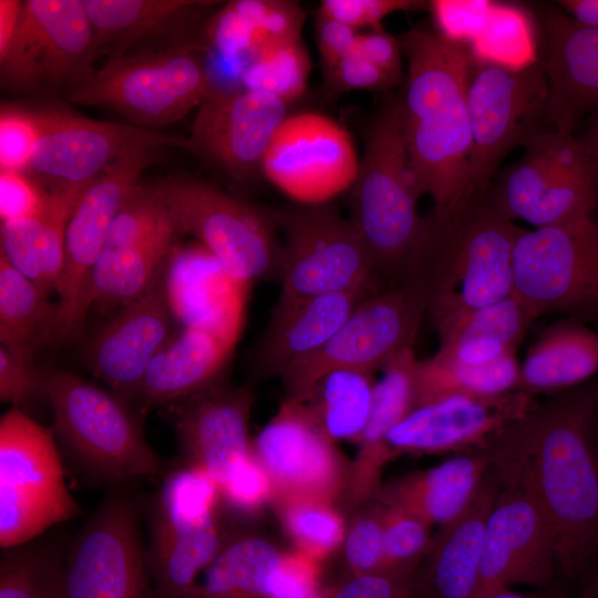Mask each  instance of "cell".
I'll use <instances>...</instances> for the list:
<instances>
[{
  "label": "cell",
  "instance_id": "6da1fadb",
  "mask_svg": "<svg viewBox=\"0 0 598 598\" xmlns=\"http://www.w3.org/2000/svg\"><path fill=\"white\" fill-rule=\"evenodd\" d=\"M598 381L551 395L481 450L501 480L536 496L554 529L557 570L584 578L598 555Z\"/></svg>",
  "mask_w": 598,
  "mask_h": 598
},
{
  "label": "cell",
  "instance_id": "7a4b0ae2",
  "mask_svg": "<svg viewBox=\"0 0 598 598\" xmlns=\"http://www.w3.org/2000/svg\"><path fill=\"white\" fill-rule=\"evenodd\" d=\"M487 190L422 216L396 285L425 302L434 328L513 293V252L525 229L494 208Z\"/></svg>",
  "mask_w": 598,
  "mask_h": 598
},
{
  "label": "cell",
  "instance_id": "3957f363",
  "mask_svg": "<svg viewBox=\"0 0 598 598\" xmlns=\"http://www.w3.org/2000/svg\"><path fill=\"white\" fill-rule=\"evenodd\" d=\"M408 61L401 96L409 165L420 196L443 208L472 193L467 84L472 47L435 29L413 28L399 38Z\"/></svg>",
  "mask_w": 598,
  "mask_h": 598
},
{
  "label": "cell",
  "instance_id": "277c9868",
  "mask_svg": "<svg viewBox=\"0 0 598 598\" xmlns=\"http://www.w3.org/2000/svg\"><path fill=\"white\" fill-rule=\"evenodd\" d=\"M352 188L351 220L369 251L374 277L396 285L417 237L422 216L405 141L401 96H388L364 133Z\"/></svg>",
  "mask_w": 598,
  "mask_h": 598
},
{
  "label": "cell",
  "instance_id": "5b68a950",
  "mask_svg": "<svg viewBox=\"0 0 598 598\" xmlns=\"http://www.w3.org/2000/svg\"><path fill=\"white\" fill-rule=\"evenodd\" d=\"M200 49L186 42L110 56L87 80L65 92V99L113 110L137 127L155 131L171 125L197 110L216 89Z\"/></svg>",
  "mask_w": 598,
  "mask_h": 598
},
{
  "label": "cell",
  "instance_id": "8992f818",
  "mask_svg": "<svg viewBox=\"0 0 598 598\" xmlns=\"http://www.w3.org/2000/svg\"><path fill=\"white\" fill-rule=\"evenodd\" d=\"M42 393L59 436L94 477L121 483L163 473L138 414L121 396L61 370L42 373Z\"/></svg>",
  "mask_w": 598,
  "mask_h": 598
},
{
  "label": "cell",
  "instance_id": "52a82bcc",
  "mask_svg": "<svg viewBox=\"0 0 598 598\" xmlns=\"http://www.w3.org/2000/svg\"><path fill=\"white\" fill-rule=\"evenodd\" d=\"M523 148V156L488 186L501 215L535 228L596 217L598 169L575 133L544 128Z\"/></svg>",
  "mask_w": 598,
  "mask_h": 598
},
{
  "label": "cell",
  "instance_id": "ba28073f",
  "mask_svg": "<svg viewBox=\"0 0 598 598\" xmlns=\"http://www.w3.org/2000/svg\"><path fill=\"white\" fill-rule=\"evenodd\" d=\"M152 186L179 235L196 237L235 283L245 288L279 274L281 245L272 214L187 176Z\"/></svg>",
  "mask_w": 598,
  "mask_h": 598
},
{
  "label": "cell",
  "instance_id": "9c48e42d",
  "mask_svg": "<svg viewBox=\"0 0 598 598\" xmlns=\"http://www.w3.org/2000/svg\"><path fill=\"white\" fill-rule=\"evenodd\" d=\"M283 234L278 301L286 312L330 292L369 288L373 266L351 218L327 204L301 205L272 214Z\"/></svg>",
  "mask_w": 598,
  "mask_h": 598
},
{
  "label": "cell",
  "instance_id": "30bf717a",
  "mask_svg": "<svg viewBox=\"0 0 598 598\" xmlns=\"http://www.w3.org/2000/svg\"><path fill=\"white\" fill-rule=\"evenodd\" d=\"M78 513L52 432L12 406L0 420L1 547L30 542Z\"/></svg>",
  "mask_w": 598,
  "mask_h": 598
},
{
  "label": "cell",
  "instance_id": "8fae6325",
  "mask_svg": "<svg viewBox=\"0 0 598 598\" xmlns=\"http://www.w3.org/2000/svg\"><path fill=\"white\" fill-rule=\"evenodd\" d=\"M547 100L538 58L515 66L474 54L467 84L472 192L489 186L509 151L548 128Z\"/></svg>",
  "mask_w": 598,
  "mask_h": 598
},
{
  "label": "cell",
  "instance_id": "7c38bea8",
  "mask_svg": "<svg viewBox=\"0 0 598 598\" xmlns=\"http://www.w3.org/2000/svg\"><path fill=\"white\" fill-rule=\"evenodd\" d=\"M513 295L536 318L598 320V218L525 229L513 252Z\"/></svg>",
  "mask_w": 598,
  "mask_h": 598
},
{
  "label": "cell",
  "instance_id": "4fadbf2b",
  "mask_svg": "<svg viewBox=\"0 0 598 598\" xmlns=\"http://www.w3.org/2000/svg\"><path fill=\"white\" fill-rule=\"evenodd\" d=\"M97 55L83 0H27L13 37L0 44L1 84L65 93L93 74Z\"/></svg>",
  "mask_w": 598,
  "mask_h": 598
},
{
  "label": "cell",
  "instance_id": "5bb4252c",
  "mask_svg": "<svg viewBox=\"0 0 598 598\" xmlns=\"http://www.w3.org/2000/svg\"><path fill=\"white\" fill-rule=\"evenodd\" d=\"M425 302L403 285L364 298L336 334L279 374L289 398L307 402L318 382L336 370L372 373L413 347Z\"/></svg>",
  "mask_w": 598,
  "mask_h": 598
},
{
  "label": "cell",
  "instance_id": "9a60e30c",
  "mask_svg": "<svg viewBox=\"0 0 598 598\" xmlns=\"http://www.w3.org/2000/svg\"><path fill=\"white\" fill-rule=\"evenodd\" d=\"M64 598H157L137 505L107 494L75 535L64 558Z\"/></svg>",
  "mask_w": 598,
  "mask_h": 598
},
{
  "label": "cell",
  "instance_id": "2e32d148",
  "mask_svg": "<svg viewBox=\"0 0 598 598\" xmlns=\"http://www.w3.org/2000/svg\"><path fill=\"white\" fill-rule=\"evenodd\" d=\"M156 146L140 144L126 150L84 190L66 227L64 261L56 288L53 338L74 334L90 309L91 277L109 228L140 177L151 164Z\"/></svg>",
  "mask_w": 598,
  "mask_h": 598
},
{
  "label": "cell",
  "instance_id": "e0dca14e",
  "mask_svg": "<svg viewBox=\"0 0 598 598\" xmlns=\"http://www.w3.org/2000/svg\"><path fill=\"white\" fill-rule=\"evenodd\" d=\"M359 164L344 126L321 113L300 112L275 131L261 174L302 205H319L353 186Z\"/></svg>",
  "mask_w": 598,
  "mask_h": 598
},
{
  "label": "cell",
  "instance_id": "ac0fdd59",
  "mask_svg": "<svg viewBox=\"0 0 598 598\" xmlns=\"http://www.w3.org/2000/svg\"><path fill=\"white\" fill-rule=\"evenodd\" d=\"M497 480L475 598L518 585L547 586L557 571L555 534L540 503L522 482Z\"/></svg>",
  "mask_w": 598,
  "mask_h": 598
},
{
  "label": "cell",
  "instance_id": "d6986e66",
  "mask_svg": "<svg viewBox=\"0 0 598 598\" xmlns=\"http://www.w3.org/2000/svg\"><path fill=\"white\" fill-rule=\"evenodd\" d=\"M251 452L278 503H332L346 491L349 470L305 402L288 399L257 435Z\"/></svg>",
  "mask_w": 598,
  "mask_h": 598
},
{
  "label": "cell",
  "instance_id": "ffe728a7",
  "mask_svg": "<svg viewBox=\"0 0 598 598\" xmlns=\"http://www.w3.org/2000/svg\"><path fill=\"white\" fill-rule=\"evenodd\" d=\"M288 104L246 89H215L199 105L185 151L236 181L261 173L270 140Z\"/></svg>",
  "mask_w": 598,
  "mask_h": 598
},
{
  "label": "cell",
  "instance_id": "44dd1931",
  "mask_svg": "<svg viewBox=\"0 0 598 598\" xmlns=\"http://www.w3.org/2000/svg\"><path fill=\"white\" fill-rule=\"evenodd\" d=\"M140 144L184 150L186 137L53 107L27 174L48 189L89 185L126 150Z\"/></svg>",
  "mask_w": 598,
  "mask_h": 598
},
{
  "label": "cell",
  "instance_id": "7402d4cb",
  "mask_svg": "<svg viewBox=\"0 0 598 598\" xmlns=\"http://www.w3.org/2000/svg\"><path fill=\"white\" fill-rule=\"evenodd\" d=\"M174 318L165 278L120 307L94 336L86 351L91 372L125 401L138 399L150 362L173 337Z\"/></svg>",
  "mask_w": 598,
  "mask_h": 598
},
{
  "label": "cell",
  "instance_id": "603a6c76",
  "mask_svg": "<svg viewBox=\"0 0 598 598\" xmlns=\"http://www.w3.org/2000/svg\"><path fill=\"white\" fill-rule=\"evenodd\" d=\"M533 405L532 395L518 390L493 398L451 395L415 408L390 430L385 444L393 454L482 448Z\"/></svg>",
  "mask_w": 598,
  "mask_h": 598
},
{
  "label": "cell",
  "instance_id": "cb8c5ba5",
  "mask_svg": "<svg viewBox=\"0 0 598 598\" xmlns=\"http://www.w3.org/2000/svg\"><path fill=\"white\" fill-rule=\"evenodd\" d=\"M538 13L547 127L574 133L598 111V30L575 22L557 4Z\"/></svg>",
  "mask_w": 598,
  "mask_h": 598
},
{
  "label": "cell",
  "instance_id": "d4e9b609",
  "mask_svg": "<svg viewBox=\"0 0 598 598\" xmlns=\"http://www.w3.org/2000/svg\"><path fill=\"white\" fill-rule=\"evenodd\" d=\"M251 393L217 383L178 401L175 429L186 464L206 472L218 488L245 460Z\"/></svg>",
  "mask_w": 598,
  "mask_h": 598
},
{
  "label": "cell",
  "instance_id": "484cf974",
  "mask_svg": "<svg viewBox=\"0 0 598 598\" xmlns=\"http://www.w3.org/2000/svg\"><path fill=\"white\" fill-rule=\"evenodd\" d=\"M498 487V480L488 468L466 507L434 534L419 567L431 598H475L486 522Z\"/></svg>",
  "mask_w": 598,
  "mask_h": 598
},
{
  "label": "cell",
  "instance_id": "4316f807",
  "mask_svg": "<svg viewBox=\"0 0 598 598\" xmlns=\"http://www.w3.org/2000/svg\"><path fill=\"white\" fill-rule=\"evenodd\" d=\"M237 338L184 326L150 362L138 399L144 409L176 403L217 383Z\"/></svg>",
  "mask_w": 598,
  "mask_h": 598
},
{
  "label": "cell",
  "instance_id": "83f0119b",
  "mask_svg": "<svg viewBox=\"0 0 598 598\" xmlns=\"http://www.w3.org/2000/svg\"><path fill=\"white\" fill-rule=\"evenodd\" d=\"M417 359L413 347L392 358L374 383L367 424L358 439L360 448L349 470L347 496L359 504L375 495L382 466L394 455L385 444L390 430L416 408Z\"/></svg>",
  "mask_w": 598,
  "mask_h": 598
},
{
  "label": "cell",
  "instance_id": "f1b7e54d",
  "mask_svg": "<svg viewBox=\"0 0 598 598\" xmlns=\"http://www.w3.org/2000/svg\"><path fill=\"white\" fill-rule=\"evenodd\" d=\"M179 236L169 217L152 230L103 248L91 277L89 307H122L162 283Z\"/></svg>",
  "mask_w": 598,
  "mask_h": 598
},
{
  "label": "cell",
  "instance_id": "f546056e",
  "mask_svg": "<svg viewBox=\"0 0 598 598\" xmlns=\"http://www.w3.org/2000/svg\"><path fill=\"white\" fill-rule=\"evenodd\" d=\"M369 288L324 293L270 321L255 352V369L261 374H280L288 365L326 344L367 298Z\"/></svg>",
  "mask_w": 598,
  "mask_h": 598
},
{
  "label": "cell",
  "instance_id": "4dcf8cb0",
  "mask_svg": "<svg viewBox=\"0 0 598 598\" xmlns=\"http://www.w3.org/2000/svg\"><path fill=\"white\" fill-rule=\"evenodd\" d=\"M89 185L49 189L48 204L41 212L1 221L0 254L48 293L56 292L68 223Z\"/></svg>",
  "mask_w": 598,
  "mask_h": 598
},
{
  "label": "cell",
  "instance_id": "1f68e13d",
  "mask_svg": "<svg viewBox=\"0 0 598 598\" xmlns=\"http://www.w3.org/2000/svg\"><path fill=\"white\" fill-rule=\"evenodd\" d=\"M488 470L485 453L453 456L427 470L380 486L379 503L414 514L432 527L456 517L470 503Z\"/></svg>",
  "mask_w": 598,
  "mask_h": 598
},
{
  "label": "cell",
  "instance_id": "d6a6232c",
  "mask_svg": "<svg viewBox=\"0 0 598 598\" xmlns=\"http://www.w3.org/2000/svg\"><path fill=\"white\" fill-rule=\"evenodd\" d=\"M598 375V332L565 318L546 328L520 365L517 390L551 394L581 385Z\"/></svg>",
  "mask_w": 598,
  "mask_h": 598
},
{
  "label": "cell",
  "instance_id": "836d02e7",
  "mask_svg": "<svg viewBox=\"0 0 598 598\" xmlns=\"http://www.w3.org/2000/svg\"><path fill=\"white\" fill-rule=\"evenodd\" d=\"M532 310L513 293L436 327V355L466 363L515 354L534 320Z\"/></svg>",
  "mask_w": 598,
  "mask_h": 598
},
{
  "label": "cell",
  "instance_id": "e575fe53",
  "mask_svg": "<svg viewBox=\"0 0 598 598\" xmlns=\"http://www.w3.org/2000/svg\"><path fill=\"white\" fill-rule=\"evenodd\" d=\"M99 54L121 55L137 42L164 34L213 2L193 0H83Z\"/></svg>",
  "mask_w": 598,
  "mask_h": 598
},
{
  "label": "cell",
  "instance_id": "d590c367",
  "mask_svg": "<svg viewBox=\"0 0 598 598\" xmlns=\"http://www.w3.org/2000/svg\"><path fill=\"white\" fill-rule=\"evenodd\" d=\"M282 554L268 540L252 535L226 538L205 569L197 597L271 598V580Z\"/></svg>",
  "mask_w": 598,
  "mask_h": 598
},
{
  "label": "cell",
  "instance_id": "8d00e7d4",
  "mask_svg": "<svg viewBox=\"0 0 598 598\" xmlns=\"http://www.w3.org/2000/svg\"><path fill=\"white\" fill-rule=\"evenodd\" d=\"M519 373L515 354L477 363L434 354L417 361L416 408L451 395L493 398L517 391Z\"/></svg>",
  "mask_w": 598,
  "mask_h": 598
},
{
  "label": "cell",
  "instance_id": "74e56055",
  "mask_svg": "<svg viewBox=\"0 0 598 598\" xmlns=\"http://www.w3.org/2000/svg\"><path fill=\"white\" fill-rule=\"evenodd\" d=\"M49 296L0 254L2 347L33 355L41 341L53 338L56 305L50 302Z\"/></svg>",
  "mask_w": 598,
  "mask_h": 598
},
{
  "label": "cell",
  "instance_id": "f35d334b",
  "mask_svg": "<svg viewBox=\"0 0 598 598\" xmlns=\"http://www.w3.org/2000/svg\"><path fill=\"white\" fill-rule=\"evenodd\" d=\"M220 493L203 470L185 464L164 476L156 498L152 538L207 526L217 520Z\"/></svg>",
  "mask_w": 598,
  "mask_h": 598
},
{
  "label": "cell",
  "instance_id": "ab89813d",
  "mask_svg": "<svg viewBox=\"0 0 598 598\" xmlns=\"http://www.w3.org/2000/svg\"><path fill=\"white\" fill-rule=\"evenodd\" d=\"M373 383L371 373L336 370L315 386L309 405L330 440L360 437L371 408Z\"/></svg>",
  "mask_w": 598,
  "mask_h": 598
},
{
  "label": "cell",
  "instance_id": "60d3db41",
  "mask_svg": "<svg viewBox=\"0 0 598 598\" xmlns=\"http://www.w3.org/2000/svg\"><path fill=\"white\" fill-rule=\"evenodd\" d=\"M30 542L3 548L0 598H64L62 551L53 545Z\"/></svg>",
  "mask_w": 598,
  "mask_h": 598
},
{
  "label": "cell",
  "instance_id": "b9f144b4",
  "mask_svg": "<svg viewBox=\"0 0 598 598\" xmlns=\"http://www.w3.org/2000/svg\"><path fill=\"white\" fill-rule=\"evenodd\" d=\"M310 71L311 59L301 38L282 41L262 48L250 59L241 86L290 104L306 92Z\"/></svg>",
  "mask_w": 598,
  "mask_h": 598
},
{
  "label": "cell",
  "instance_id": "7bdbcfd3",
  "mask_svg": "<svg viewBox=\"0 0 598 598\" xmlns=\"http://www.w3.org/2000/svg\"><path fill=\"white\" fill-rule=\"evenodd\" d=\"M282 523L301 551L319 559L337 548L346 536L343 519L332 503L316 499L279 502Z\"/></svg>",
  "mask_w": 598,
  "mask_h": 598
},
{
  "label": "cell",
  "instance_id": "ee69618b",
  "mask_svg": "<svg viewBox=\"0 0 598 598\" xmlns=\"http://www.w3.org/2000/svg\"><path fill=\"white\" fill-rule=\"evenodd\" d=\"M382 522L380 573L405 574L419 569L432 540V526L403 509L377 503Z\"/></svg>",
  "mask_w": 598,
  "mask_h": 598
},
{
  "label": "cell",
  "instance_id": "f6af8a7d",
  "mask_svg": "<svg viewBox=\"0 0 598 598\" xmlns=\"http://www.w3.org/2000/svg\"><path fill=\"white\" fill-rule=\"evenodd\" d=\"M53 107L2 104L0 112V171L27 173L34 148L45 132Z\"/></svg>",
  "mask_w": 598,
  "mask_h": 598
},
{
  "label": "cell",
  "instance_id": "bcb514c9",
  "mask_svg": "<svg viewBox=\"0 0 598 598\" xmlns=\"http://www.w3.org/2000/svg\"><path fill=\"white\" fill-rule=\"evenodd\" d=\"M236 9L256 27L259 50L270 44L299 39L306 12L298 2L288 0H238Z\"/></svg>",
  "mask_w": 598,
  "mask_h": 598
},
{
  "label": "cell",
  "instance_id": "7dc6e473",
  "mask_svg": "<svg viewBox=\"0 0 598 598\" xmlns=\"http://www.w3.org/2000/svg\"><path fill=\"white\" fill-rule=\"evenodd\" d=\"M343 540L344 558L350 576L380 573L382 522L378 504L353 519Z\"/></svg>",
  "mask_w": 598,
  "mask_h": 598
},
{
  "label": "cell",
  "instance_id": "c3c4849f",
  "mask_svg": "<svg viewBox=\"0 0 598 598\" xmlns=\"http://www.w3.org/2000/svg\"><path fill=\"white\" fill-rule=\"evenodd\" d=\"M330 598H431L419 569L405 574L374 573L349 576Z\"/></svg>",
  "mask_w": 598,
  "mask_h": 598
},
{
  "label": "cell",
  "instance_id": "681fc988",
  "mask_svg": "<svg viewBox=\"0 0 598 598\" xmlns=\"http://www.w3.org/2000/svg\"><path fill=\"white\" fill-rule=\"evenodd\" d=\"M220 499L240 513H255L270 498V481L252 452L243 460L219 487Z\"/></svg>",
  "mask_w": 598,
  "mask_h": 598
},
{
  "label": "cell",
  "instance_id": "f907efd6",
  "mask_svg": "<svg viewBox=\"0 0 598 598\" xmlns=\"http://www.w3.org/2000/svg\"><path fill=\"white\" fill-rule=\"evenodd\" d=\"M424 6L425 2L414 0H322L318 13L359 31L380 28L381 21L393 12Z\"/></svg>",
  "mask_w": 598,
  "mask_h": 598
},
{
  "label": "cell",
  "instance_id": "816d5d0a",
  "mask_svg": "<svg viewBox=\"0 0 598 598\" xmlns=\"http://www.w3.org/2000/svg\"><path fill=\"white\" fill-rule=\"evenodd\" d=\"M206 37L210 45L224 54H248L259 50V39L254 23L239 12L233 2L225 6L209 22Z\"/></svg>",
  "mask_w": 598,
  "mask_h": 598
},
{
  "label": "cell",
  "instance_id": "f5cc1de1",
  "mask_svg": "<svg viewBox=\"0 0 598 598\" xmlns=\"http://www.w3.org/2000/svg\"><path fill=\"white\" fill-rule=\"evenodd\" d=\"M50 190L24 172L0 171L1 221L28 217L48 204Z\"/></svg>",
  "mask_w": 598,
  "mask_h": 598
},
{
  "label": "cell",
  "instance_id": "db71d44e",
  "mask_svg": "<svg viewBox=\"0 0 598 598\" xmlns=\"http://www.w3.org/2000/svg\"><path fill=\"white\" fill-rule=\"evenodd\" d=\"M42 394V373L32 364V355L0 348V399L14 408Z\"/></svg>",
  "mask_w": 598,
  "mask_h": 598
},
{
  "label": "cell",
  "instance_id": "11a10c76",
  "mask_svg": "<svg viewBox=\"0 0 598 598\" xmlns=\"http://www.w3.org/2000/svg\"><path fill=\"white\" fill-rule=\"evenodd\" d=\"M324 81L331 94L355 90L385 91L399 84L396 80L354 50L333 69L324 72Z\"/></svg>",
  "mask_w": 598,
  "mask_h": 598
},
{
  "label": "cell",
  "instance_id": "9f6ffc18",
  "mask_svg": "<svg viewBox=\"0 0 598 598\" xmlns=\"http://www.w3.org/2000/svg\"><path fill=\"white\" fill-rule=\"evenodd\" d=\"M316 561L301 551L282 555L271 580V598H307L315 594Z\"/></svg>",
  "mask_w": 598,
  "mask_h": 598
},
{
  "label": "cell",
  "instance_id": "6f0895ef",
  "mask_svg": "<svg viewBox=\"0 0 598 598\" xmlns=\"http://www.w3.org/2000/svg\"><path fill=\"white\" fill-rule=\"evenodd\" d=\"M358 34L355 29L317 13L315 38L324 72L354 50Z\"/></svg>",
  "mask_w": 598,
  "mask_h": 598
},
{
  "label": "cell",
  "instance_id": "680465c9",
  "mask_svg": "<svg viewBox=\"0 0 598 598\" xmlns=\"http://www.w3.org/2000/svg\"><path fill=\"white\" fill-rule=\"evenodd\" d=\"M354 51L364 55L399 83L402 82V50L399 40L385 32L382 27L369 32H359Z\"/></svg>",
  "mask_w": 598,
  "mask_h": 598
},
{
  "label": "cell",
  "instance_id": "91938a15",
  "mask_svg": "<svg viewBox=\"0 0 598 598\" xmlns=\"http://www.w3.org/2000/svg\"><path fill=\"white\" fill-rule=\"evenodd\" d=\"M557 6L575 22L598 30V0H559Z\"/></svg>",
  "mask_w": 598,
  "mask_h": 598
},
{
  "label": "cell",
  "instance_id": "94428289",
  "mask_svg": "<svg viewBox=\"0 0 598 598\" xmlns=\"http://www.w3.org/2000/svg\"><path fill=\"white\" fill-rule=\"evenodd\" d=\"M576 137L598 169V111L586 118L582 131Z\"/></svg>",
  "mask_w": 598,
  "mask_h": 598
},
{
  "label": "cell",
  "instance_id": "6125c7cd",
  "mask_svg": "<svg viewBox=\"0 0 598 598\" xmlns=\"http://www.w3.org/2000/svg\"><path fill=\"white\" fill-rule=\"evenodd\" d=\"M476 598H564L556 594L518 592L512 588L493 591Z\"/></svg>",
  "mask_w": 598,
  "mask_h": 598
},
{
  "label": "cell",
  "instance_id": "be15d7a7",
  "mask_svg": "<svg viewBox=\"0 0 598 598\" xmlns=\"http://www.w3.org/2000/svg\"><path fill=\"white\" fill-rule=\"evenodd\" d=\"M584 579L579 598H598V561L591 566Z\"/></svg>",
  "mask_w": 598,
  "mask_h": 598
},
{
  "label": "cell",
  "instance_id": "e7e4bbea",
  "mask_svg": "<svg viewBox=\"0 0 598 598\" xmlns=\"http://www.w3.org/2000/svg\"><path fill=\"white\" fill-rule=\"evenodd\" d=\"M307 598H330V590L316 591L315 594H312L311 596Z\"/></svg>",
  "mask_w": 598,
  "mask_h": 598
},
{
  "label": "cell",
  "instance_id": "03108f58",
  "mask_svg": "<svg viewBox=\"0 0 598 598\" xmlns=\"http://www.w3.org/2000/svg\"><path fill=\"white\" fill-rule=\"evenodd\" d=\"M197 598H212V597H197Z\"/></svg>",
  "mask_w": 598,
  "mask_h": 598
},
{
  "label": "cell",
  "instance_id": "003e7915",
  "mask_svg": "<svg viewBox=\"0 0 598 598\" xmlns=\"http://www.w3.org/2000/svg\"><path fill=\"white\" fill-rule=\"evenodd\" d=\"M597 456H598V443H597ZM598 458V457H597Z\"/></svg>",
  "mask_w": 598,
  "mask_h": 598
}]
</instances>
